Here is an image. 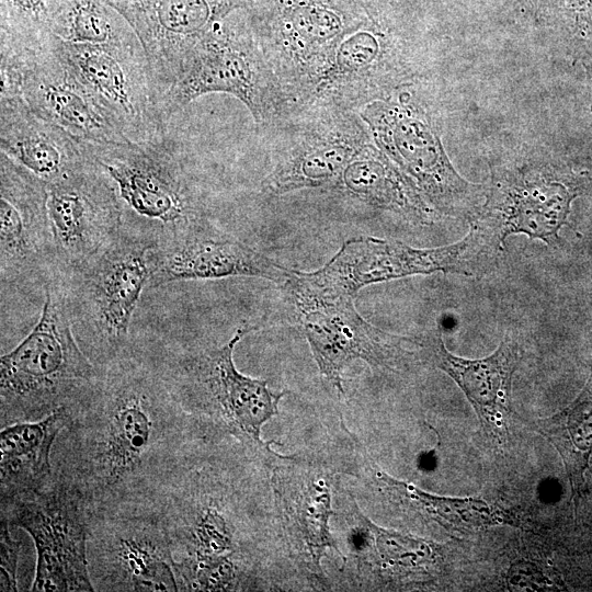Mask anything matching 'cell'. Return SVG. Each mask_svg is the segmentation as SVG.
<instances>
[{
    "label": "cell",
    "instance_id": "4",
    "mask_svg": "<svg viewBox=\"0 0 592 592\" xmlns=\"http://www.w3.org/2000/svg\"><path fill=\"white\" fill-rule=\"evenodd\" d=\"M412 12L399 0L388 18H367L346 32L291 116L310 109L357 112L419 79Z\"/></svg>",
    "mask_w": 592,
    "mask_h": 592
},
{
    "label": "cell",
    "instance_id": "36",
    "mask_svg": "<svg viewBox=\"0 0 592 592\" xmlns=\"http://www.w3.org/2000/svg\"><path fill=\"white\" fill-rule=\"evenodd\" d=\"M547 5V0H512V12L539 25Z\"/></svg>",
    "mask_w": 592,
    "mask_h": 592
},
{
    "label": "cell",
    "instance_id": "6",
    "mask_svg": "<svg viewBox=\"0 0 592 592\" xmlns=\"http://www.w3.org/2000/svg\"><path fill=\"white\" fill-rule=\"evenodd\" d=\"M247 11L281 93L278 122L295 112L340 38L368 18L355 0H248Z\"/></svg>",
    "mask_w": 592,
    "mask_h": 592
},
{
    "label": "cell",
    "instance_id": "20",
    "mask_svg": "<svg viewBox=\"0 0 592 592\" xmlns=\"http://www.w3.org/2000/svg\"><path fill=\"white\" fill-rule=\"evenodd\" d=\"M331 476L321 467L296 462L275 467L272 487L289 556L309 577L323 580L321 560L333 550L346 562L330 531Z\"/></svg>",
    "mask_w": 592,
    "mask_h": 592
},
{
    "label": "cell",
    "instance_id": "19",
    "mask_svg": "<svg viewBox=\"0 0 592 592\" xmlns=\"http://www.w3.org/2000/svg\"><path fill=\"white\" fill-rule=\"evenodd\" d=\"M574 189L544 164L497 166L486 200L469 220L491 232L502 244L523 234L547 244L558 239L567 223Z\"/></svg>",
    "mask_w": 592,
    "mask_h": 592
},
{
    "label": "cell",
    "instance_id": "34",
    "mask_svg": "<svg viewBox=\"0 0 592 592\" xmlns=\"http://www.w3.org/2000/svg\"><path fill=\"white\" fill-rule=\"evenodd\" d=\"M0 547V591H18L16 574L21 543L13 538L10 532V523L4 519L1 520Z\"/></svg>",
    "mask_w": 592,
    "mask_h": 592
},
{
    "label": "cell",
    "instance_id": "24",
    "mask_svg": "<svg viewBox=\"0 0 592 592\" xmlns=\"http://www.w3.org/2000/svg\"><path fill=\"white\" fill-rule=\"evenodd\" d=\"M101 543L102 590L178 591L172 540L167 527L130 522L106 531Z\"/></svg>",
    "mask_w": 592,
    "mask_h": 592
},
{
    "label": "cell",
    "instance_id": "23",
    "mask_svg": "<svg viewBox=\"0 0 592 592\" xmlns=\"http://www.w3.org/2000/svg\"><path fill=\"white\" fill-rule=\"evenodd\" d=\"M0 150L46 185L90 160L84 143L37 115L15 92H0Z\"/></svg>",
    "mask_w": 592,
    "mask_h": 592
},
{
    "label": "cell",
    "instance_id": "31",
    "mask_svg": "<svg viewBox=\"0 0 592 592\" xmlns=\"http://www.w3.org/2000/svg\"><path fill=\"white\" fill-rule=\"evenodd\" d=\"M47 0H0V56L42 49L49 36Z\"/></svg>",
    "mask_w": 592,
    "mask_h": 592
},
{
    "label": "cell",
    "instance_id": "12",
    "mask_svg": "<svg viewBox=\"0 0 592 592\" xmlns=\"http://www.w3.org/2000/svg\"><path fill=\"white\" fill-rule=\"evenodd\" d=\"M280 138L270 171L261 181L269 196L327 187L373 143L356 111L310 109L273 124Z\"/></svg>",
    "mask_w": 592,
    "mask_h": 592
},
{
    "label": "cell",
    "instance_id": "2",
    "mask_svg": "<svg viewBox=\"0 0 592 592\" xmlns=\"http://www.w3.org/2000/svg\"><path fill=\"white\" fill-rule=\"evenodd\" d=\"M43 292L37 323L0 358L1 421L7 425L42 419L61 407L78 409L101 377L76 340L61 277L53 273Z\"/></svg>",
    "mask_w": 592,
    "mask_h": 592
},
{
    "label": "cell",
    "instance_id": "17",
    "mask_svg": "<svg viewBox=\"0 0 592 592\" xmlns=\"http://www.w3.org/2000/svg\"><path fill=\"white\" fill-rule=\"evenodd\" d=\"M47 185L0 153V277L2 289L30 293L54 273Z\"/></svg>",
    "mask_w": 592,
    "mask_h": 592
},
{
    "label": "cell",
    "instance_id": "37",
    "mask_svg": "<svg viewBox=\"0 0 592 592\" xmlns=\"http://www.w3.org/2000/svg\"><path fill=\"white\" fill-rule=\"evenodd\" d=\"M374 21H382L389 16L398 5V0H355Z\"/></svg>",
    "mask_w": 592,
    "mask_h": 592
},
{
    "label": "cell",
    "instance_id": "11",
    "mask_svg": "<svg viewBox=\"0 0 592 592\" xmlns=\"http://www.w3.org/2000/svg\"><path fill=\"white\" fill-rule=\"evenodd\" d=\"M252 326L239 327L223 345L195 354L181 364L175 386L170 389L178 402H185L220 426L225 432L281 459L270 447L274 441L263 442V425L278 413L284 391L275 392L267 382L252 378L238 371L234 362L236 345Z\"/></svg>",
    "mask_w": 592,
    "mask_h": 592
},
{
    "label": "cell",
    "instance_id": "13",
    "mask_svg": "<svg viewBox=\"0 0 592 592\" xmlns=\"http://www.w3.org/2000/svg\"><path fill=\"white\" fill-rule=\"evenodd\" d=\"M79 489L49 486L2 504L10 524L23 528L36 549L32 591H94L88 561L90 526ZM3 519V517H2Z\"/></svg>",
    "mask_w": 592,
    "mask_h": 592
},
{
    "label": "cell",
    "instance_id": "26",
    "mask_svg": "<svg viewBox=\"0 0 592 592\" xmlns=\"http://www.w3.org/2000/svg\"><path fill=\"white\" fill-rule=\"evenodd\" d=\"M327 187L418 224H430L437 214L374 141L363 148Z\"/></svg>",
    "mask_w": 592,
    "mask_h": 592
},
{
    "label": "cell",
    "instance_id": "32",
    "mask_svg": "<svg viewBox=\"0 0 592 592\" xmlns=\"http://www.w3.org/2000/svg\"><path fill=\"white\" fill-rule=\"evenodd\" d=\"M180 530L187 556L232 555L235 537L227 517L214 505L196 511Z\"/></svg>",
    "mask_w": 592,
    "mask_h": 592
},
{
    "label": "cell",
    "instance_id": "7",
    "mask_svg": "<svg viewBox=\"0 0 592 592\" xmlns=\"http://www.w3.org/2000/svg\"><path fill=\"white\" fill-rule=\"evenodd\" d=\"M208 93L235 96L260 126H271L283 115L276 80L247 9L218 22L196 44L181 77L159 101L162 118L167 123L179 110Z\"/></svg>",
    "mask_w": 592,
    "mask_h": 592
},
{
    "label": "cell",
    "instance_id": "33",
    "mask_svg": "<svg viewBox=\"0 0 592 592\" xmlns=\"http://www.w3.org/2000/svg\"><path fill=\"white\" fill-rule=\"evenodd\" d=\"M174 570L190 591H230L238 584V569L231 555L186 556L174 560Z\"/></svg>",
    "mask_w": 592,
    "mask_h": 592
},
{
    "label": "cell",
    "instance_id": "22",
    "mask_svg": "<svg viewBox=\"0 0 592 592\" xmlns=\"http://www.w3.org/2000/svg\"><path fill=\"white\" fill-rule=\"evenodd\" d=\"M424 364L446 373L463 390L478 415L485 435L498 448L509 441L512 379L521 360L519 343L505 335L490 355L469 360L451 353L440 329L420 337Z\"/></svg>",
    "mask_w": 592,
    "mask_h": 592
},
{
    "label": "cell",
    "instance_id": "27",
    "mask_svg": "<svg viewBox=\"0 0 592 592\" xmlns=\"http://www.w3.org/2000/svg\"><path fill=\"white\" fill-rule=\"evenodd\" d=\"M346 522L348 542L357 571L405 578L428 574L439 561L440 547L426 539L387 530L365 516L353 498Z\"/></svg>",
    "mask_w": 592,
    "mask_h": 592
},
{
    "label": "cell",
    "instance_id": "25",
    "mask_svg": "<svg viewBox=\"0 0 592 592\" xmlns=\"http://www.w3.org/2000/svg\"><path fill=\"white\" fill-rule=\"evenodd\" d=\"M76 411L61 407L38 421L14 422L1 430L2 502L36 492L48 485L54 442Z\"/></svg>",
    "mask_w": 592,
    "mask_h": 592
},
{
    "label": "cell",
    "instance_id": "30",
    "mask_svg": "<svg viewBox=\"0 0 592 592\" xmlns=\"http://www.w3.org/2000/svg\"><path fill=\"white\" fill-rule=\"evenodd\" d=\"M48 32L73 44H140L124 16L105 0H47Z\"/></svg>",
    "mask_w": 592,
    "mask_h": 592
},
{
    "label": "cell",
    "instance_id": "9",
    "mask_svg": "<svg viewBox=\"0 0 592 592\" xmlns=\"http://www.w3.org/2000/svg\"><path fill=\"white\" fill-rule=\"evenodd\" d=\"M502 247L475 223L462 240L439 248H413L397 240L358 236L345 240L322 267L304 274L319 288L353 297L367 285L412 275L483 274L496 264Z\"/></svg>",
    "mask_w": 592,
    "mask_h": 592
},
{
    "label": "cell",
    "instance_id": "15",
    "mask_svg": "<svg viewBox=\"0 0 592 592\" xmlns=\"http://www.w3.org/2000/svg\"><path fill=\"white\" fill-rule=\"evenodd\" d=\"M54 273L68 278L104 253L122 235L117 195L90 156L68 177L47 185Z\"/></svg>",
    "mask_w": 592,
    "mask_h": 592
},
{
    "label": "cell",
    "instance_id": "10",
    "mask_svg": "<svg viewBox=\"0 0 592 592\" xmlns=\"http://www.w3.org/2000/svg\"><path fill=\"white\" fill-rule=\"evenodd\" d=\"M150 247L124 231L98 259L62 278L73 330L107 364L124 354L129 326L149 284Z\"/></svg>",
    "mask_w": 592,
    "mask_h": 592
},
{
    "label": "cell",
    "instance_id": "16",
    "mask_svg": "<svg viewBox=\"0 0 592 592\" xmlns=\"http://www.w3.org/2000/svg\"><path fill=\"white\" fill-rule=\"evenodd\" d=\"M0 79L1 92L21 94L37 115L82 143L130 141L47 41L37 52L1 56Z\"/></svg>",
    "mask_w": 592,
    "mask_h": 592
},
{
    "label": "cell",
    "instance_id": "28",
    "mask_svg": "<svg viewBox=\"0 0 592 592\" xmlns=\"http://www.w3.org/2000/svg\"><path fill=\"white\" fill-rule=\"evenodd\" d=\"M372 480L392 504L432 521L451 533L469 535L493 526L517 527L522 524L514 511L483 499L432 494L380 469L372 470Z\"/></svg>",
    "mask_w": 592,
    "mask_h": 592
},
{
    "label": "cell",
    "instance_id": "14",
    "mask_svg": "<svg viewBox=\"0 0 592 592\" xmlns=\"http://www.w3.org/2000/svg\"><path fill=\"white\" fill-rule=\"evenodd\" d=\"M47 42L128 140L139 143L167 135L140 44H73L50 33Z\"/></svg>",
    "mask_w": 592,
    "mask_h": 592
},
{
    "label": "cell",
    "instance_id": "35",
    "mask_svg": "<svg viewBox=\"0 0 592 592\" xmlns=\"http://www.w3.org/2000/svg\"><path fill=\"white\" fill-rule=\"evenodd\" d=\"M408 2L414 1H435L437 3L452 4L466 9L483 11H500L504 9H510L512 11V0H405Z\"/></svg>",
    "mask_w": 592,
    "mask_h": 592
},
{
    "label": "cell",
    "instance_id": "29",
    "mask_svg": "<svg viewBox=\"0 0 592 592\" xmlns=\"http://www.w3.org/2000/svg\"><path fill=\"white\" fill-rule=\"evenodd\" d=\"M521 420L553 444L562 459L572 497L580 498L592 455V375L578 397L559 412L548 418Z\"/></svg>",
    "mask_w": 592,
    "mask_h": 592
},
{
    "label": "cell",
    "instance_id": "8",
    "mask_svg": "<svg viewBox=\"0 0 592 592\" xmlns=\"http://www.w3.org/2000/svg\"><path fill=\"white\" fill-rule=\"evenodd\" d=\"M282 288L295 305L320 374L339 392L342 373L355 360L394 372L424 364L420 337L378 329L358 314L352 296L319 288L297 270Z\"/></svg>",
    "mask_w": 592,
    "mask_h": 592
},
{
    "label": "cell",
    "instance_id": "21",
    "mask_svg": "<svg viewBox=\"0 0 592 592\" xmlns=\"http://www.w3.org/2000/svg\"><path fill=\"white\" fill-rule=\"evenodd\" d=\"M148 261L149 287L178 281L252 276L282 288L293 272L207 221L166 246L149 249Z\"/></svg>",
    "mask_w": 592,
    "mask_h": 592
},
{
    "label": "cell",
    "instance_id": "3",
    "mask_svg": "<svg viewBox=\"0 0 592 592\" xmlns=\"http://www.w3.org/2000/svg\"><path fill=\"white\" fill-rule=\"evenodd\" d=\"M84 145L117 195L125 234L152 249L206 223L200 193L167 135Z\"/></svg>",
    "mask_w": 592,
    "mask_h": 592
},
{
    "label": "cell",
    "instance_id": "18",
    "mask_svg": "<svg viewBox=\"0 0 592 592\" xmlns=\"http://www.w3.org/2000/svg\"><path fill=\"white\" fill-rule=\"evenodd\" d=\"M128 22L146 54L158 106L201 38L248 0H105Z\"/></svg>",
    "mask_w": 592,
    "mask_h": 592
},
{
    "label": "cell",
    "instance_id": "1",
    "mask_svg": "<svg viewBox=\"0 0 592 592\" xmlns=\"http://www.w3.org/2000/svg\"><path fill=\"white\" fill-rule=\"evenodd\" d=\"M177 401L166 382L124 354L80 406L93 419L83 439L86 496H118L134 487L162 451L166 419Z\"/></svg>",
    "mask_w": 592,
    "mask_h": 592
},
{
    "label": "cell",
    "instance_id": "5",
    "mask_svg": "<svg viewBox=\"0 0 592 592\" xmlns=\"http://www.w3.org/2000/svg\"><path fill=\"white\" fill-rule=\"evenodd\" d=\"M419 79L385 99L373 101L358 115L374 144L414 185L439 214L464 216L469 220L485 195L482 185L463 179L452 166Z\"/></svg>",
    "mask_w": 592,
    "mask_h": 592
}]
</instances>
